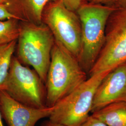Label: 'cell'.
<instances>
[{
  "mask_svg": "<svg viewBox=\"0 0 126 126\" xmlns=\"http://www.w3.org/2000/svg\"><path fill=\"white\" fill-rule=\"evenodd\" d=\"M116 8H126V0H117Z\"/></svg>",
  "mask_w": 126,
  "mask_h": 126,
  "instance_id": "obj_19",
  "label": "cell"
},
{
  "mask_svg": "<svg viewBox=\"0 0 126 126\" xmlns=\"http://www.w3.org/2000/svg\"><path fill=\"white\" fill-rule=\"evenodd\" d=\"M54 43L53 34L44 23L20 21L16 58L23 64L32 66L45 84Z\"/></svg>",
  "mask_w": 126,
  "mask_h": 126,
  "instance_id": "obj_3",
  "label": "cell"
},
{
  "mask_svg": "<svg viewBox=\"0 0 126 126\" xmlns=\"http://www.w3.org/2000/svg\"><path fill=\"white\" fill-rule=\"evenodd\" d=\"M40 126H65L64 125H63L62 124L58 123L55 122H52L50 121V120L49 121H47L43 123Z\"/></svg>",
  "mask_w": 126,
  "mask_h": 126,
  "instance_id": "obj_18",
  "label": "cell"
},
{
  "mask_svg": "<svg viewBox=\"0 0 126 126\" xmlns=\"http://www.w3.org/2000/svg\"><path fill=\"white\" fill-rule=\"evenodd\" d=\"M111 71L89 76L76 89L56 104L49 120L65 126H80L89 117L98 86Z\"/></svg>",
  "mask_w": 126,
  "mask_h": 126,
  "instance_id": "obj_4",
  "label": "cell"
},
{
  "mask_svg": "<svg viewBox=\"0 0 126 126\" xmlns=\"http://www.w3.org/2000/svg\"><path fill=\"white\" fill-rule=\"evenodd\" d=\"M108 126H126V102L109 104L92 113Z\"/></svg>",
  "mask_w": 126,
  "mask_h": 126,
  "instance_id": "obj_11",
  "label": "cell"
},
{
  "mask_svg": "<svg viewBox=\"0 0 126 126\" xmlns=\"http://www.w3.org/2000/svg\"><path fill=\"white\" fill-rule=\"evenodd\" d=\"M126 102V62L106 75L95 94L91 113L111 104Z\"/></svg>",
  "mask_w": 126,
  "mask_h": 126,
  "instance_id": "obj_8",
  "label": "cell"
},
{
  "mask_svg": "<svg viewBox=\"0 0 126 126\" xmlns=\"http://www.w3.org/2000/svg\"><path fill=\"white\" fill-rule=\"evenodd\" d=\"M0 108L8 126H35L41 119L49 117L53 107L34 108L16 101L4 91H0Z\"/></svg>",
  "mask_w": 126,
  "mask_h": 126,
  "instance_id": "obj_9",
  "label": "cell"
},
{
  "mask_svg": "<svg viewBox=\"0 0 126 126\" xmlns=\"http://www.w3.org/2000/svg\"><path fill=\"white\" fill-rule=\"evenodd\" d=\"M2 114L1 113V111H0V126H4L3 123L2 122Z\"/></svg>",
  "mask_w": 126,
  "mask_h": 126,
  "instance_id": "obj_20",
  "label": "cell"
},
{
  "mask_svg": "<svg viewBox=\"0 0 126 126\" xmlns=\"http://www.w3.org/2000/svg\"><path fill=\"white\" fill-rule=\"evenodd\" d=\"M6 0H0V4H4Z\"/></svg>",
  "mask_w": 126,
  "mask_h": 126,
  "instance_id": "obj_21",
  "label": "cell"
},
{
  "mask_svg": "<svg viewBox=\"0 0 126 126\" xmlns=\"http://www.w3.org/2000/svg\"><path fill=\"white\" fill-rule=\"evenodd\" d=\"M4 91L20 103L34 108L46 106L45 84L34 70L21 63L16 57L12 59Z\"/></svg>",
  "mask_w": 126,
  "mask_h": 126,
  "instance_id": "obj_5",
  "label": "cell"
},
{
  "mask_svg": "<svg viewBox=\"0 0 126 126\" xmlns=\"http://www.w3.org/2000/svg\"><path fill=\"white\" fill-rule=\"evenodd\" d=\"M80 126H108L104 122L91 115L83 124Z\"/></svg>",
  "mask_w": 126,
  "mask_h": 126,
  "instance_id": "obj_15",
  "label": "cell"
},
{
  "mask_svg": "<svg viewBox=\"0 0 126 126\" xmlns=\"http://www.w3.org/2000/svg\"><path fill=\"white\" fill-rule=\"evenodd\" d=\"M12 18H16L9 13L4 4H0V20Z\"/></svg>",
  "mask_w": 126,
  "mask_h": 126,
  "instance_id": "obj_16",
  "label": "cell"
},
{
  "mask_svg": "<svg viewBox=\"0 0 126 126\" xmlns=\"http://www.w3.org/2000/svg\"><path fill=\"white\" fill-rule=\"evenodd\" d=\"M20 22L19 20L14 18L0 20V45L17 41Z\"/></svg>",
  "mask_w": 126,
  "mask_h": 126,
  "instance_id": "obj_13",
  "label": "cell"
},
{
  "mask_svg": "<svg viewBox=\"0 0 126 126\" xmlns=\"http://www.w3.org/2000/svg\"><path fill=\"white\" fill-rule=\"evenodd\" d=\"M116 8L87 2L76 11L81 24V50L78 60L87 75L102 49L108 20Z\"/></svg>",
  "mask_w": 126,
  "mask_h": 126,
  "instance_id": "obj_2",
  "label": "cell"
},
{
  "mask_svg": "<svg viewBox=\"0 0 126 126\" xmlns=\"http://www.w3.org/2000/svg\"><path fill=\"white\" fill-rule=\"evenodd\" d=\"M56 0H6L4 4L9 13L21 21L40 24L44 8Z\"/></svg>",
  "mask_w": 126,
  "mask_h": 126,
  "instance_id": "obj_10",
  "label": "cell"
},
{
  "mask_svg": "<svg viewBox=\"0 0 126 126\" xmlns=\"http://www.w3.org/2000/svg\"><path fill=\"white\" fill-rule=\"evenodd\" d=\"M63 5L72 11L76 12L81 5L87 1L86 0H60Z\"/></svg>",
  "mask_w": 126,
  "mask_h": 126,
  "instance_id": "obj_14",
  "label": "cell"
},
{
  "mask_svg": "<svg viewBox=\"0 0 126 126\" xmlns=\"http://www.w3.org/2000/svg\"><path fill=\"white\" fill-rule=\"evenodd\" d=\"M88 2L116 7L117 0H86Z\"/></svg>",
  "mask_w": 126,
  "mask_h": 126,
  "instance_id": "obj_17",
  "label": "cell"
},
{
  "mask_svg": "<svg viewBox=\"0 0 126 126\" xmlns=\"http://www.w3.org/2000/svg\"><path fill=\"white\" fill-rule=\"evenodd\" d=\"M87 75L76 58L55 40L45 84L46 106L53 107L86 81Z\"/></svg>",
  "mask_w": 126,
  "mask_h": 126,
  "instance_id": "obj_1",
  "label": "cell"
},
{
  "mask_svg": "<svg viewBox=\"0 0 126 126\" xmlns=\"http://www.w3.org/2000/svg\"><path fill=\"white\" fill-rule=\"evenodd\" d=\"M125 62L126 8H116L108 20L103 47L88 75L112 71Z\"/></svg>",
  "mask_w": 126,
  "mask_h": 126,
  "instance_id": "obj_7",
  "label": "cell"
},
{
  "mask_svg": "<svg viewBox=\"0 0 126 126\" xmlns=\"http://www.w3.org/2000/svg\"><path fill=\"white\" fill-rule=\"evenodd\" d=\"M42 22L55 40L78 59L81 50V24L76 12L68 9L60 0L50 1L44 9Z\"/></svg>",
  "mask_w": 126,
  "mask_h": 126,
  "instance_id": "obj_6",
  "label": "cell"
},
{
  "mask_svg": "<svg viewBox=\"0 0 126 126\" xmlns=\"http://www.w3.org/2000/svg\"><path fill=\"white\" fill-rule=\"evenodd\" d=\"M17 41L0 45V91H3Z\"/></svg>",
  "mask_w": 126,
  "mask_h": 126,
  "instance_id": "obj_12",
  "label": "cell"
}]
</instances>
